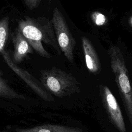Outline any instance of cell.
Here are the masks:
<instances>
[{"label":"cell","mask_w":132,"mask_h":132,"mask_svg":"<svg viewBox=\"0 0 132 132\" xmlns=\"http://www.w3.org/2000/svg\"><path fill=\"white\" fill-rule=\"evenodd\" d=\"M18 28L35 52L41 56L49 58L51 55L45 50L42 43L53 47L61 54L52 21L45 17L36 18L25 16L18 22Z\"/></svg>","instance_id":"6da1fadb"},{"label":"cell","mask_w":132,"mask_h":132,"mask_svg":"<svg viewBox=\"0 0 132 132\" xmlns=\"http://www.w3.org/2000/svg\"><path fill=\"white\" fill-rule=\"evenodd\" d=\"M111 67L126 113L132 125V86L124 56L120 48L112 45L108 50Z\"/></svg>","instance_id":"7a4b0ae2"},{"label":"cell","mask_w":132,"mask_h":132,"mask_svg":"<svg viewBox=\"0 0 132 132\" xmlns=\"http://www.w3.org/2000/svg\"><path fill=\"white\" fill-rule=\"evenodd\" d=\"M43 86L54 95L62 97L80 91L79 82L70 73L55 67L40 71Z\"/></svg>","instance_id":"3957f363"},{"label":"cell","mask_w":132,"mask_h":132,"mask_svg":"<svg viewBox=\"0 0 132 132\" xmlns=\"http://www.w3.org/2000/svg\"><path fill=\"white\" fill-rule=\"evenodd\" d=\"M51 21L60 50L67 60L71 63H73V53L76 41L70 32L62 13L57 7L53 9Z\"/></svg>","instance_id":"277c9868"},{"label":"cell","mask_w":132,"mask_h":132,"mask_svg":"<svg viewBox=\"0 0 132 132\" xmlns=\"http://www.w3.org/2000/svg\"><path fill=\"white\" fill-rule=\"evenodd\" d=\"M100 93L103 105L111 122L120 132H126V126L120 107L111 91L106 86H101Z\"/></svg>","instance_id":"5b68a950"},{"label":"cell","mask_w":132,"mask_h":132,"mask_svg":"<svg viewBox=\"0 0 132 132\" xmlns=\"http://www.w3.org/2000/svg\"><path fill=\"white\" fill-rule=\"evenodd\" d=\"M1 54L8 66L39 95L46 101H53L52 96L43 89L38 80H37L28 72L20 68L13 61L9 51L4 50Z\"/></svg>","instance_id":"8992f818"},{"label":"cell","mask_w":132,"mask_h":132,"mask_svg":"<svg viewBox=\"0 0 132 132\" xmlns=\"http://www.w3.org/2000/svg\"><path fill=\"white\" fill-rule=\"evenodd\" d=\"M11 37L14 48L11 57L17 64L22 61L28 54H32L33 48L18 28L12 32Z\"/></svg>","instance_id":"52a82bcc"},{"label":"cell","mask_w":132,"mask_h":132,"mask_svg":"<svg viewBox=\"0 0 132 132\" xmlns=\"http://www.w3.org/2000/svg\"><path fill=\"white\" fill-rule=\"evenodd\" d=\"M81 42L87 69L92 73L99 72L101 69V63L91 42L85 37H82Z\"/></svg>","instance_id":"ba28073f"},{"label":"cell","mask_w":132,"mask_h":132,"mask_svg":"<svg viewBox=\"0 0 132 132\" xmlns=\"http://www.w3.org/2000/svg\"><path fill=\"white\" fill-rule=\"evenodd\" d=\"M16 132H83L78 127L45 124L29 128H17Z\"/></svg>","instance_id":"9c48e42d"},{"label":"cell","mask_w":132,"mask_h":132,"mask_svg":"<svg viewBox=\"0 0 132 132\" xmlns=\"http://www.w3.org/2000/svg\"><path fill=\"white\" fill-rule=\"evenodd\" d=\"M0 97L9 98H24L23 95L13 90L7 82L0 76Z\"/></svg>","instance_id":"30bf717a"},{"label":"cell","mask_w":132,"mask_h":132,"mask_svg":"<svg viewBox=\"0 0 132 132\" xmlns=\"http://www.w3.org/2000/svg\"><path fill=\"white\" fill-rule=\"evenodd\" d=\"M9 34V18L5 16L0 20V54L5 50Z\"/></svg>","instance_id":"8fae6325"},{"label":"cell","mask_w":132,"mask_h":132,"mask_svg":"<svg viewBox=\"0 0 132 132\" xmlns=\"http://www.w3.org/2000/svg\"><path fill=\"white\" fill-rule=\"evenodd\" d=\"M91 18L94 24L98 26L104 25L107 21L106 16L103 13L97 11L94 12L92 14Z\"/></svg>","instance_id":"7c38bea8"},{"label":"cell","mask_w":132,"mask_h":132,"mask_svg":"<svg viewBox=\"0 0 132 132\" xmlns=\"http://www.w3.org/2000/svg\"><path fill=\"white\" fill-rule=\"evenodd\" d=\"M43 0H24L26 6L30 10H33L39 5Z\"/></svg>","instance_id":"4fadbf2b"},{"label":"cell","mask_w":132,"mask_h":132,"mask_svg":"<svg viewBox=\"0 0 132 132\" xmlns=\"http://www.w3.org/2000/svg\"><path fill=\"white\" fill-rule=\"evenodd\" d=\"M130 23H131V25H132V18H131V19H130Z\"/></svg>","instance_id":"5bb4252c"}]
</instances>
